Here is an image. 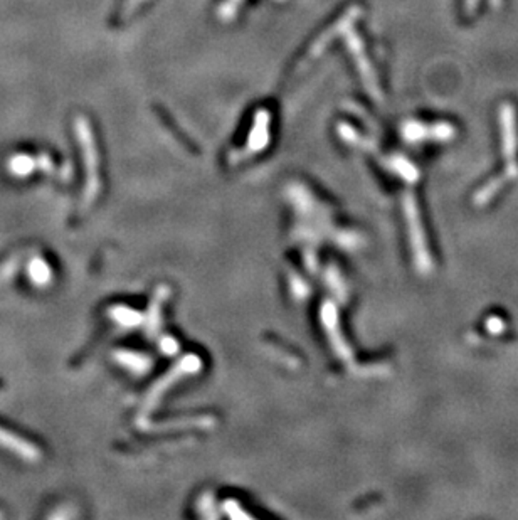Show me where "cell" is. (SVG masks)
Returning <instances> with one entry per match:
<instances>
[{
  "instance_id": "6da1fadb",
  "label": "cell",
  "mask_w": 518,
  "mask_h": 520,
  "mask_svg": "<svg viewBox=\"0 0 518 520\" xmlns=\"http://www.w3.org/2000/svg\"><path fill=\"white\" fill-rule=\"evenodd\" d=\"M46 263L44 261H36L32 265V278L36 279L37 283H44L47 279V272H46Z\"/></svg>"
}]
</instances>
